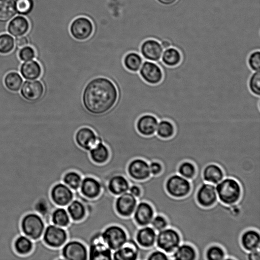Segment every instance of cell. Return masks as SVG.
I'll return each mask as SVG.
<instances>
[{
    "label": "cell",
    "mask_w": 260,
    "mask_h": 260,
    "mask_svg": "<svg viewBox=\"0 0 260 260\" xmlns=\"http://www.w3.org/2000/svg\"><path fill=\"white\" fill-rule=\"evenodd\" d=\"M117 89L109 79L102 76L90 80L84 87L82 102L85 110L94 115L107 113L116 104Z\"/></svg>",
    "instance_id": "1"
},
{
    "label": "cell",
    "mask_w": 260,
    "mask_h": 260,
    "mask_svg": "<svg viewBox=\"0 0 260 260\" xmlns=\"http://www.w3.org/2000/svg\"><path fill=\"white\" fill-rule=\"evenodd\" d=\"M218 200L226 205L237 204L240 200L242 189L239 183L232 178H224L216 184Z\"/></svg>",
    "instance_id": "2"
},
{
    "label": "cell",
    "mask_w": 260,
    "mask_h": 260,
    "mask_svg": "<svg viewBox=\"0 0 260 260\" xmlns=\"http://www.w3.org/2000/svg\"><path fill=\"white\" fill-rule=\"evenodd\" d=\"M46 225L42 217L36 212L25 214L20 222L22 234L33 241L42 238Z\"/></svg>",
    "instance_id": "3"
},
{
    "label": "cell",
    "mask_w": 260,
    "mask_h": 260,
    "mask_svg": "<svg viewBox=\"0 0 260 260\" xmlns=\"http://www.w3.org/2000/svg\"><path fill=\"white\" fill-rule=\"evenodd\" d=\"M181 243L179 232L172 228L167 227L157 233L155 245L168 255L172 253Z\"/></svg>",
    "instance_id": "4"
},
{
    "label": "cell",
    "mask_w": 260,
    "mask_h": 260,
    "mask_svg": "<svg viewBox=\"0 0 260 260\" xmlns=\"http://www.w3.org/2000/svg\"><path fill=\"white\" fill-rule=\"evenodd\" d=\"M87 248L89 260L112 259L113 251L104 241L102 232L96 233L91 236Z\"/></svg>",
    "instance_id": "5"
},
{
    "label": "cell",
    "mask_w": 260,
    "mask_h": 260,
    "mask_svg": "<svg viewBox=\"0 0 260 260\" xmlns=\"http://www.w3.org/2000/svg\"><path fill=\"white\" fill-rule=\"evenodd\" d=\"M191 188L190 180L178 174L170 176L165 183V189L168 194L177 199L187 196Z\"/></svg>",
    "instance_id": "6"
},
{
    "label": "cell",
    "mask_w": 260,
    "mask_h": 260,
    "mask_svg": "<svg viewBox=\"0 0 260 260\" xmlns=\"http://www.w3.org/2000/svg\"><path fill=\"white\" fill-rule=\"evenodd\" d=\"M102 236L113 251L121 247L128 238L124 229L117 224H111L106 227L102 232Z\"/></svg>",
    "instance_id": "7"
},
{
    "label": "cell",
    "mask_w": 260,
    "mask_h": 260,
    "mask_svg": "<svg viewBox=\"0 0 260 260\" xmlns=\"http://www.w3.org/2000/svg\"><path fill=\"white\" fill-rule=\"evenodd\" d=\"M42 239L47 246L54 248H61L68 240L66 228L50 223L46 225Z\"/></svg>",
    "instance_id": "8"
},
{
    "label": "cell",
    "mask_w": 260,
    "mask_h": 260,
    "mask_svg": "<svg viewBox=\"0 0 260 260\" xmlns=\"http://www.w3.org/2000/svg\"><path fill=\"white\" fill-rule=\"evenodd\" d=\"M27 260L62 259L60 248H54L47 246L41 239L34 241L31 252L26 255Z\"/></svg>",
    "instance_id": "9"
},
{
    "label": "cell",
    "mask_w": 260,
    "mask_h": 260,
    "mask_svg": "<svg viewBox=\"0 0 260 260\" xmlns=\"http://www.w3.org/2000/svg\"><path fill=\"white\" fill-rule=\"evenodd\" d=\"M60 251L62 259H88L87 247L79 240H68L60 248Z\"/></svg>",
    "instance_id": "10"
},
{
    "label": "cell",
    "mask_w": 260,
    "mask_h": 260,
    "mask_svg": "<svg viewBox=\"0 0 260 260\" xmlns=\"http://www.w3.org/2000/svg\"><path fill=\"white\" fill-rule=\"evenodd\" d=\"M69 31L71 36L78 41L88 39L92 34L93 25L90 19L85 16H78L74 19L70 24Z\"/></svg>",
    "instance_id": "11"
},
{
    "label": "cell",
    "mask_w": 260,
    "mask_h": 260,
    "mask_svg": "<svg viewBox=\"0 0 260 260\" xmlns=\"http://www.w3.org/2000/svg\"><path fill=\"white\" fill-rule=\"evenodd\" d=\"M138 72L144 81L151 85L158 84L163 78L161 68L156 62L150 60L144 59Z\"/></svg>",
    "instance_id": "12"
},
{
    "label": "cell",
    "mask_w": 260,
    "mask_h": 260,
    "mask_svg": "<svg viewBox=\"0 0 260 260\" xmlns=\"http://www.w3.org/2000/svg\"><path fill=\"white\" fill-rule=\"evenodd\" d=\"M137 203V199L127 191L116 197L114 208L119 216L129 217L132 216Z\"/></svg>",
    "instance_id": "13"
},
{
    "label": "cell",
    "mask_w": 260,
    "mask_h": 260,
    "mask_svg": "<svg viewBox=\"0 0 260 260\" xmlns=\"http://www.w3.org/2000/svg\"><path fill=\"white\" fill-rule=\"evenodd\" d=\"M50 196L56 206L66 207L74 199V191L61 182L51 187Z\"/></svg>",
    "instance_id": "14"
},
{
    "label": "cell",
    "mask_w": 260,
    "mask_h": 260,
    "mask_svg": "<svg viewBox=\"0 0 260 260\" xmlns=\"http://www.w3.org/2000/svg\"><path fill=\"white\" fill-rule=\"evenodd\" d=\"M196 199L201 207L213 206L218 201L215 185L206 182L201 184L196 193Z\"/></svg>",
    "instance_id": "15"
},
{
    "label": "cell",
    "mask_w": 260,
    "mask_h": 260,
    "mask_svg": "<svg viewBox=\"0 0 260 260\" xmlns=\"http://www.w3.org/2000/svg\"><path fill=\"white\" fill-rule=\"evenodd\" d=\"M44 93V86L40 80H26L20 89V94L26 101L36 102L40 100Z\"/></svg>",
    "instance_id": "16"
},
{
    "label": "cell",
    "mask_w": 260,
    "mask_h": 260,
    "mask_svg": "<svg viewBox=\"0 0 260 260\" xmlns=\"http://www.w3.org/2000/svg\"><path fill=\"white\" fill-rule=\"evenodd\" d=\"M126 170L128 176L136 181H143L151 176L149 162L141 158H136L131 160Z\"/></svg>",
    "instance_id": "17"
},
{
    "label": "cell",
    "mask_w": 260,
    "mask_h": 260,
    "mask_svg": "<svg viewBox=\"0 0 260 260\" xmlns=\"http://www.w3.org/2000/svg\"><path fill=\"white\" fill-rule=\"evenodd\" d=\"M155 215L152 205L145 201L138 202L132 215V217L139 226L149 225Z\"/></svg>",
    "instance_id": "18"
},
{
    "label": "cell",
    "mask_w": 260,
    "mask_h": 260,
    "mask_svg": "<svg viewBox=\"0 0 260 260\" xmlns=\"http://www.w3.org/2000/svg\"><path fill=\"white\" fill-rule=\"evenodd\" d=\"M75 140L79 147L87 151L101 141L94 131L87 126L81 127L76 131Z\"/></svg>",
    "instance_id": "19"
},
{
    "label": "cell",
    "mask_w": 260,
    "mask_h": 260,
    "mask_svg": "<svg viewBox=\"0 0 260 260\" xmlns=\"http://www.w3.org/2000/svg\"><path fill=\"white\" fill-rule=\"evenodd\" d=\"M163 51L160 42L154 39H146L140 46V54L144 59L155 62L160 60Z\"/></svg>",
    "instance_id": "20"
},
{
    "label": "cell",
    "mask_w": 260,
    "mask_h": 260,
    "mask_svg": "<svg viewBox=\"0 0 260 260\" xmlns=\"http://www.w3.org/2000/svg\"><path fill=\"white\" fill-rule=\"evenodd\" d=\"M79 191L84 197L89 199L97 198L102 192L101 182L96 178L87 176L83 177Z\"/></svg>",
    "instance_id": "21"
},
{
    "label": "cell",
    "mask_w": 260,
    "mask_h": 260,
    "mask_svg": "<svg viewBox=\"0 0 260 260\" xmlns=\"http://www.w3.org/2000/svg\"><path fill=\"white\" fill-rule=\"evenodd\" d=\"M158 121V119L152 114H143L136 121V129L142 136H152L155 134Z\"/></svg>",
    "instance_id": "22"
},
{
    "label": "cell",
    "mask_w": 260,
    "mask_h": 260,
    "mask_svg": "<svg viewBox=\"0 0 260 260\" xmlns=\"http://www.w3.org/2000/svg\"><path fill=\"white\" fill-rule=\"evenodd\" d=\"M157 232L151 226H141L137 230L135 239L142 248H149L155 245Z\"/></svg>",
    "instance_id": "23"
},
{
    "label": "cell",
    "mask_w": 260,
    "mask_h": 260,
    "mask_svg": "<svg viewBox=\"0 0 260 260\" xmlns=\"http://www.w3.org/2000/svg\"><path fill=\"white\" fill-rule=\"evenodd\" d=\"M128 179L123 175L116 174L111 176L108 180V191L116 197L128 191L130 186Z\"/></svg>",
    "instance_id": "24"
},
{
    "label": "cell",
    "mask_w": 260,
    "mask_h": 260,
    "mask_svg": "<svg viewBox=\"0 0 260 260\" xmlns=\"http://www.w3.org/2000/svg\"><path fill=\"white\" fill-rule=\"evenodd\" d=\"M21 76L27 80L40 78L42 74V68L40 62L35 60L23 61L19 69Z\"/></svg>",
    "instance_id": "25"
},
{
    "label": "cell",
    "mask_w": 260,
    "mask_h": 260,
    "mask_svg": "<svg viewBox=\"0 0 260 260\" xmlns=\"http://www.w3.org/2000/svg\"><path fill=\"white\" fill-rule=\"evenodd\" d=\"M240 243L247 252L259 249L260 233L254 229H248L242 233L240 237Z\"/></svg>",
    "instance_id": "26"
},
{
    "label": "cell",
    "mask_w": 260,
    "mask_h": 260,
    "mask_svg": "<svg viewBox=\"0 0 260 260\" xmlns=\"http://www.w3.org/2000/svg\"><path fill=\"white\" fill-rule=\"evenodd\" d=\"M205 182L217 184L224 178V173L220 167L215 164H210L205 167L202 172Z\"/></svg>",
    "instance_id": "27"
},
{
    "label": "cell",
    "mask_w": 260,
    "mask_h": 260,
    "mask_svg": "<svg viewBox=\"0 0 260 260\" xmlns=\"http://www.w3.org/2000/svg\"><path fill=\"white\" fill-rule=\"evenodd\" d=\"M67 211L71 221L78 222L86 215V208L84 203L79 199L74 198L67 206Z\"/></svg>",
    "instance_id": "28"
},
{
    "label": "cell",
    "mask_w": 260,
    "mask_h": 260,
    "mask_svg": "<svg viewBox=\"0 0 260 260\" xmlns=\"http://www.w3.org/2000/svg\"><path fill=\"white\" fill-rule=\"evenodd\" d=\"M170 259L195 260L197 254L196 249L188 243H181L174 251L169 255Z\"/></svg>",
    "instance_id": "29"
},
{
    "label": "cell",
    "mask_w": 260,
    "mask_h": 260,
    "mask_svg": "<svg viewBox=\"0 0 260 260\" xmlns=\"http://www.w3.org/2000/svg\"><path fill=\"white\" fill-rule=\"evenodd\" d=\"M88 152L91 160L97 164L106 162L110 155L108 147L102 141H100Z\"/></svg>",
    "instance_id": "30"
},
{
    "label": "cell",
    "mask_w": 260,
    "mask_h": 260,
    "mask_svg": "<svg viewBox=\"0 0 260 260\" xmlns=\"http://www.w3.org/2000/svg\"><path fill=\"white\" fill-rule=\"evenodd\" d=\"M29 27L28 20L23 16H18L10 22L8 26V30L14 37H20L27 32Z\"/></svg>",
    "instance_id": "31"
},
{
    "label": "cell",
    "mask_w": 260,
    "mask_h": 260,
    "mask_svg": "<svg viewBox=\"0 0 260 260\" xmlns=\"http://www.w3.org/2000/svg\"><path fill=\"white\" fill-rule=\"evenodd\" d=\"M13 247L15 251L18 254L25 256L32 250L34 241L26 236L21 234L14 240Z\"/></svg>",
    "instance_id": "32"
},
{
    "label": "cell",
    "mask_w": 260,
    "mask_h": 260,
    "mask_svg": "<svg viewBox=\"0 0 260 260\" xmlns=\"http://www.w3.org/2000/svg\"><path fill=\"white\" fill-rule=\"evenodd\" d=\"M182 60L180 51L174 47H171L164 50L160 60L165 65L173 67L178 65Z\"/></svg>",
    "instance_id": "33"
},
{
    "label": "cell",
    "mask_w": 260,
    "mask_h": 260,
    "mask_svg": "<svg viewBox=\"0 0 260 260\" xmlns=\"http://www.w3.org/2000/svg\"><path fill=\"white\" fill-rule=\"evenodd\" d=\"M23 82L21 75L14 71L8 72L3 79V83L6 88L13 92H17L20 90Z\"/></svg>",
    "instance_id": "34"
},
{
    "label": "cell",
    "mask_w": 260,
    "mask_h": 260,
    "mask_svg": "<svg viewBox=\"0 0 260 260\" xmlns=\"http://www.w3.org/2000/svg\"><path fill=\"white\" fill-rule=\"evenodd\" d=\"M71 221V219L65 207L57 206L52 212L51 223L66 228Z\"/></svg>",
    "instance_id": "35"
},
{
    "label": "cell",
    "mask_w": 260,
    "mask_h": 260,
    "mask_svg": "<svg viewBox=\"0 0 260 260\" xmlns=\"http://www.w3.org/2000/svg\"><path fill=\"white\" fill-rule=\"evenodd\" d=\"M144 60L140 53L129 52L125 55L123 63L127 70L133 72H138Z\"/></svg>",
    "instance_id": "36"
},
{
    "label": "cell",
    "mask_w": 260,
    "mask_h": 260,
    "mask_svg": "<svg viewBox=\"0 0 260 260\" xmlns=\"http://www.w3.org/2000/svg\"><path fill=\"white\" fill-rule=\"evenodd\" d=\"M175 133V127L173 123L168 119L158 121L155 134L159 138L167 139L173 137Z\"/></svg>",
    "instance_id": "37"
},
{
    "label": "cell",
    "mask_w": 260,
    "mask_h": 260,
    "mask_svg": "<svg viewBox=\"0 0 260 260\" xmlns=\"http://www.w3.org/2000/svg\"><path fill=\"white\" fill-rule=\"evenodd\" d=\"M16 13L14 0H0V22H6Z\"/></svg>",
    "instance_id": "38"
},
{
    "label": "cell",
    "mask_w": 260,
    "mask_h": 260,
    "mask_svg": "<svg viewBox=\"0 0 260 260\" xmlns=\"http://www.w3.org/2000/svg\"><path fill=\"white\" fill-rule=\"evenodd\" d=\"M82 178L80 173L76 171L71 170L63 175L62 182L75 191L79 190Z\"/></svg>",
    "instance_id": "39"
},
{
    "label": "cell",
    "mask_w": 260,
    "mask_h": 260,
    "mask_svg": "<svg viewBox=\"0 0 260 260\" xmlns=\"http://www.w3.org/2000/svg\"><path fill=\"white\" fill-rule=\"evenodd\" d=\"M177 172L179 175L190 180L196 174V167L192 162L184 161L178 166Z\"/></svg>",
    "instance_id": "40"
},
{
    "label": "cell",
    "mask_w": 260,
    "mask_h": 260,
    "mask_svg": "<svg viewBox=\"0 0 260 260\" xmlns=\"http://www.w3.org/2000/svg\"><path fill=\"white\" fill-rule=\"evenodd\" d=\"M205 255L206 260H223L226 257L223 248L216 244L209 246L206 250Z\"/></svg>",
    "instance_id": "41"
},
{
    "label": "cell",
    "mask_w": 260,
    "mask_h": 260,
    "mask_svg": "<svg viewBox=\"0 0 260 260\" xmlns=\"http://www.w3.org/2000/svg\"><path fill=\"white\" fill-rule=\"evenodd\" d=\"M14 47L15 41L12 37L6 34L0 35V54H9Z\"/></svg>",
    "instance_id": "42"
},
{
    "label": "cell",
    "mask_w": 260,
    "mask_h": 260,
    "mask_svg": "<svg viewBox=\"0 0 260 260\" xmlns=\"http://www.w3.org/2000/svg\"><path fill=\"white\" fill-rule=\"evenodd\" d=\"M248 86L252 94L260 96V71L252 72L248 79Z\"/></svg>",
    "instance_id": "43"
},
{
    "label": "cell",
    "mask_w": 260,
    "mask_h": 260,
    "mask_svg": "<svg viewBox=\"0 0 260 260\" xmlns=\"http://www.w3.org/2000/svg\"><path fill=\"white\" fill-rule=\"evenodd\" d=\"M16 11L21 15L30 13L34 7L33 0H16L15 2Z\"/></svg>",
    "instance_id": "44"
},
{
    "label": "cell",
    "mask_w": 260,
    "mask_h": 260,
    "mask_svg": "<svg viewBox=\"0 0 260 260\" xmlns=\"http://www.w3.org/2000/svg\"><path fill=\"white\" fill-rule=\"evenodd\" d=\"M247 64L252 72L260 71V50L252 51L247 57Z\"/></svg>",
    "instance_id": "45"
},
{
    "label": "cell",
    "mask_w": 260,
    "mask_h": 260,
    "mask_svg": "<svg viewBox=\"0 0 260 260\" xmlns=\"http://www.w3.org/2000/svg\"><path fill=\"white\" fill-rule=\"evenodd\" d=\"M150 225L156 232H158L168 227V221L164 215L155 214Z\"/></svg>",
    "instance_id": "46"
},
{
    "label": "cell",
    "mask_w": 260,
    "mask_h": 260,
    "mask_svg": "<svg viewBox=\"0 0 260 260\" xmlns=\"http://www.w3.org/2000/svg\"><path fill=\"white\" fill-rule=\"evenodd\" d=\"M17 56L21 61H26L35 58L36 57V52L34 48L26 46L19 49Z\"/></svg>",
    "instance_id": "47"
},
{
    "label": "cell",
    "mask_w": 260,
    "mask_h": 260,
    "mask_svg": "<svg viewBox=\"0 0 260 260\" xmlns=\"http://www.w3.org/2000/svg\"><path fill=\"white\" fill-rule=\"evenodd\" d=\"M169 255L163 251L156 249L151 251L146 258V260H169Z\"/></svg>",
    "instance_id": "48"
},
{
    "label": "cell",
    "mask_w": 260,
    "mask_h": 260,
    "mask_svg": "<svg viewBox=\"0 0 260 260\" xmlns=\"http://www.w3.org/2000/svg\"><path fill=\"white\" fill-rule=\"evenodd\" d=\"M149 170L152 176H157L161 173L163 170L162 164L158 161H152L149 162Z\"/></svg>",
    "instance_id": "49"
},
{
    "label": "cell",
    "mask_w": 260,
    "mask_h": 260,
    "mask_svg": "<svg viewBox=\"0 0 260 260\" xmlns=\"http://www.w3.org/2000/svg\"><path fill=\"white\" fill-rule=\"evenodd\" d=\"M128 191L133 195L137 199L139 198L142 194V189L137 184H131Z\"/></svg>",
    "instance_id": "50"
},
{
    "label": "cell",
    "mask_w": 260,
    "mask_h": 260,
    "mask_svg": "<svg viewBox=\"0 0 260 260\" xmlns=\"http://www.w3.org/2000/svg\"><path fill=\"white\" fill-rule=\"evenodd\" d=\"M28 44V39L26 37L20 36L16 38L15 41V45L18 49L21 48Z\"/></svg>",
    "instance_id": "51"
},
{
    "label": "cell",
    "mask_w": 260,
    "mask_h": 260,
    "mask_svg": "<svg viewBox=\"0 0 260 260\" xmlns=\"http://www.w3.org/2000/svg\"><path fill=\"white\" fill-rule=\"evenodd\" d=\"M247 260H260L259 249L247 252Z\"/></svg>",
    "instance_id": "52"
},
{
    "label": "cell",
    "mask_w": 260,
    "mask_h": 260,
    "mask_svg": "<svg viewBox=\"0 0 260 260\" xmlns=\"http://www.w3.org/2000/svg\"><path fill=\"white\" fill-rule=\"evenodd\" d=\"M159 5L164 6H171L176 3L178 0H155Z\"/></svg>",
    "instance_id": "53"
},
{
    "label": "cell",
    "mask_w": 260,
    "mask_h": 260,
    "mask_svg": "<svg viewBox=\"0 0 260 260\" xmlns=\"http://www.w3.org/2000/svg\"><path fill=\"white\" fill-rule=\"evenodd\" d=\"M160 43L164 50L172 46V42L168 39H164L161 40L160 41Z\"/></svg>",
    "instance_id": "54"
},
{
    "label": "cell",
    "mask_w": 260,
    "mask_h": 260,
    "mask_svg": "<svg viewBox=\"0 0 260 260\" xmlns=\"http://www.w3.org/2000/svg\"><path fill=\"white\" fill-rule=\"evenodd\" d=\"M61 6V5H60ZM68 13V12H67Z\"/></svg>",
    "instance_id": "55"
}]
</instances>
